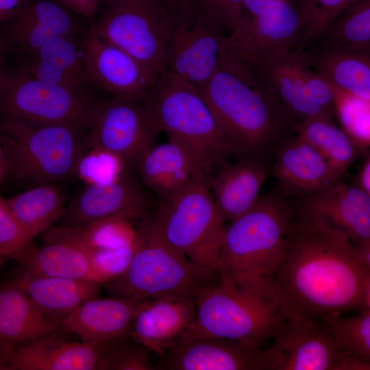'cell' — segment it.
<instances>
[{
	"instance_id": "obj_34",
	"label": "cell",
	"mask_w": 370,
	"mask_h": 370,
	"mask_svg": "<svg viewBox=\"0 0 370 370\" xmlns=\"http://www.w3.org/2000/svg\"><path fill=\"white\" fill-rule=\"evenodd\" d=\"M5 201L34 238L53 227L66 209L62 192L54 184L30 188Z\"/></svg>"
},
{
	"instance_id": "obj_31",
	"label": "cell",
	"mask_w": 370,
	"mask_h": 370,
	"mask_svg": "<svg viewBox=\"0 0 370 370\" xmlns=\"http://www.w3.org/2000/svg\"><path fill=\"white\" fill-rule=\"evenodd\" d=\"M8 283L23 291L41 310L60 321L85 301L98 297L102 286L71 278L18 275Z\"/></svg>"
},
{
	"instance_id": "obj_28",
	"label": "cell",
	"mask_w": 370,
	"mask_h": 370,
	"mask_svg": "<svg viewBox=\"0 0 370 370\" xmlns=\"http://www.w3.org/2000/svg\"><path fill=\"white\" fill-rule=\"evenodd\" d=\"M268 165L251 158L225 163L210 182L215 205L224 221H232L257 202L268 175Z\"/></svg>"
},
{
	"instance_id": "obj_21",
	"label": "cell",
	"mask_w": 370,
	"mask_h": 370,
	"mask_svg": "<svg viewBox=\"0 0 370 370\" xmlns=\"http://www.w3.org/2000/svg\"><path fill=\"white\" fill-rule=\"evenodd\" d=\"M271 171L279 191L293 198L318 193L341 178L317 149L296 135L279 147Z\"/></svg>"
},
{
	"instance_id": "obj_22",
	"label": "cell",
	"mask_w": 370,
	"mask_h": 370,
	"mask_svg": "<svg viewBox=\"0 0 370 370\" xmlns=\"http://www.w3.org/2000/svg\"><path fill=\"white\" fill-rule=\"evenodd\" d=\"M150 207V196L126 171L114 182L88 185L73 203L66 206L59 225L82 226L128 212L147 214Z\"/></svg>"
},
{
	"instance_id": "obj_20",
	"label": "cell",
	"mask_w": 370,
	"mask_h": 370,
	"mask_svg": "<svg viewBox=\"0 0 370 370\" xmlns=\"http://www.w3.org/2000/svg\"><path fill=\"white\" fill-rule=\"evenodd\" d=\"M60 330L17 347L0 364L7 370H97L103 343L74 341Z\"/></svg>"
},
{
	"instance_id": "obj_35",
	"label": "cell",
	"mask_w": 370,
	"mask_h": 370,
	"mask_svg": "<svg viewBox=\"0 0 370 370\" xmlns=\"http://www.w3.org/2000/svg\"><path fill=\"white\" fill-rule=\"evenodd\" d=\"M313 45H370V0H356Z\"/></svg>"
},
{
	"instance_id": "obj_41",
	"label": "cell",
	"mask_w": 370,
	"mask_h": 370,
	"mask_svg": "<svg viewBox=\"0 0 370 370\" xmlns=\"http://www.w3.org/2000/svg\"><path fill=\"white\" fill-rule=\"evenodd\" d=\"M34 236L8 206L5 198L0 197V257L14 259L33 245Z\"/></svg>"
},
{
	"instance_id": "obj_24",
	"label": "cell",
	"mask_w": 370,
	"mask_h": 370,
	"mask_svg": "<svg viewBox=\"0 0 370 370\" xmlns=\"http://www.w3.org/2000/svg\"><path fill=\"white\" fill-rule=\"evenodd\" d=\"M63 330L23 291L7 283L0 291V364L18 346Z\"/></svg>"
},
{
	"instance_id": "obj_17",
	"label": "cell",
	"mask_w": 370,
	"mask_h": 370,
	"mask_svg": "<svg viewBox=\"0 0 370 370\" xmlns=\"http://www.w3.org/2000/svg\"><path fill=\"white\" fill-rule=\"evenodd\" d=\"M72 12L56 0H34L2 23L1 48L22 58L53 38L79 36L82 26Z\"/></svg>"
},
{
	"instance_id": "obj_5",
	"label": "cell",
	"mask_w": 370,
	"mask_h": 370,
	"mask_svg": "<svg viewBox=\"0 0 370 370\" xmlns=\"http://www.w3.org/2000/svg\"><path fill=\"white\" fill-rule=\"evenodd\" d=\"M148 100L161 130L191 151L211 178L227 158L236 156L196 87L166 70L159 75Z\"/></svg>"
},
{
	"instance_id": "obj_25",
	"label": "cell",
	"mask_w": 370,
	"mask_h": 370,
	"mask_svg": "<svg viewBox=\"0 0 370 370\" xmlns=\"http://www.w3.org/2000/svg\"><path fill=\"white\" fill-rule=\"evenodd\" d=\"M79 36L53 38L22 58L18 69L41 81L90 91L84 64V39Z\"/></svg>"
},
{
	"instance_id": "obj_6",
	"label": "cell",
	"mask_w": 370,
	"mask_h": 370,
	"mask_svg": "<svg viewBox=\"0 0 370 370\" xmlns=\"http://www.w3.org/2000/svg\"><path fill=\"white\" fill-rule=\"evenodd\" d=\"M1 145L11 158L10 180L30 188L76 176L92 147L89 131L73 125H32L3 119Z\"/></svg>"
},
{
	"instance_id": "obj_50",
	"label": "cell",
	"mask_w": 370,
	"mask_h": 370,
	"mask_svg": "<svg viewBox=\"0 0 370 370\" xmlns=\"http://www.w3.org/2000/svg\"><path fill=\"white\" fill-rule=\"evenodd\" d=\"M112 1H113V0H97L99 5L101 4L103 6H105L106 5H107L108 3H109Z\"/></svg>"
},
{
	"instance_id": "obj_26",
	"label": "cell",
	"mask_w": 370,
	"mask_h": 370,
	"mask_svg": "<svg viewBox=\"0 0 370 370\" xmlns=\"http://www.w3.org/2000/svg\"><path fill=\"white\" fill-rule=\"evenodd\" d=\"M138 298L110 297L89 299L63 318V330L82 341L100 344L129 334L139 304Z\"/></svg>"
},
{
	"instance_id": "obj_15",
	"label": "cell",
	"mask_w": 370,
	"mask_h": 370,
	"mask_svg": "<svg viewBox=\"0 0 370 370\" xmlns=\"http://www.w3.org/2000/svg\"><path fill=\"white\" fill-rule=\"evenodd\" d=\"M84 55L92 86L112 97L147 99L160 74L101 38L90 25L84 39Z\"/></svg>"
},
{
	"instance_id": "obj_9",
	"label": "cell",
	"mask_w": 370,
	"mask_h": 370,
	"mask_svg": "<svg viewBox=\"0 0 370 370\" xmlns=\"http://www.w3.org/2000/svg\"><path fill=\"white\" fill-rule=\"evenodd\" d=\"M98 103L90 91L47 83L18 69L1 73L3 119L32 125H73L89 131Z\"/></svg>"
},
{
	"instance_id": "obj_1",
	"label": "cell",
	"mask_w": 370,
	"mask_h": 370,
	"mask_svg": "<svg viewBox=\"0 0 370 370\" xmlns=\"http://www.w3.org/2000/svg\"><path fill=\"white\" fill-rule=\"evenodd\" d=\"M281 254L259 288L288 319L326 321L363 310L370 271L341 231L297 210Z\"/></svg>"
},
{
	"instance_id": "obj_2",
	"label": "cell",
	"mask_w": 370,
	"mask_h": 370,
	"mask_svg": "<svg viewBox=\"0 0 370 370\" xmlns=\"http://www.w3.org/2000/svg\"><path fill=\"white\" fill-rule=\"evenodd\" d=\"M198 89V88H197ZM238 158L269 164L296 123L252 67L231 60L198 89Z\"/></svg>"
},
{
	"instance_id": "obj_7",
	"label": "cell",
	"mask_w": 370,
	"mask_h": 370,
	"mask_svg": "<svg viewBox=\"0 0 370 370\" xmlns=\"http://www.w3.org/2000/svg\"><path fill=\"white\" fill-rule=\"evenodd\" d=\"M195 302L196 321L188 341L219 337L262 347L288 321L266 294L230 280L220 279L204 288Z\"/></svg>"
},
{
	"instance_id": "obj_46",
	"label": "cell",
	"mask_w": 370,
	"mask_h": 370,
	"mask_svg": "<svg viewBox=\"0 0 370 370\" xmlns=\"http://www.w3.org/2000/svg\"><path fill=\"white\" fill-rule=\"evenodd\" d=\"M171 10H187L199 8L197 0H160Z\"/></svg>"
},
{
	"instance_id": "obj_40",
	"label": "cell",
	"mask_w": 370,
	"mask_h": 370,
	"mask_svg": "<svg viewBox=\"0 0 370 370\" xmlns=\"http://www.w3.org/2000/svg\"><path fill=\"white\" fill-rule=\"evenodd\" d=\"M129 169L116 153L92 146L81 158L76 176L88 185L106 184L118 180Z\"/></svg>"
},
{
	"instance_id": "obj_3",
	"label": "cell",
	"mask_w": 370,
	"mask_h": 370,
	"mask_svg": "<svg viewBox=\"0 0 370 370\" xmlns=\"http://www.w3.org/2000/svg\"><path fill=\"white\" fill-rule=\"evenodd\" d=\"M295 210L293 197L280 191L260 196L247 212L225 227L221 280L259 289L281 254Z\"/></svg>"
},
{
	"instance_id": "obj_14",
	"label": "cell",
	"mask_w": 370,
	"mask_h": 370,
	"mask_svg": "<svg viewBox=\"0 0 370 370\" xmlns=\"http://www.w3.org/2000/svg\"><path fill=\"white\" fill-rule=\"evenodd\" d=\"M161 131L148 98L112 97L99 101L89 136L92 146L108 149L128 167H135Z\"/></svg>"
},
{
	"instance_id": "obj_47",
	"label": "cell",
	"mask_w": 370,
	"mask_h": 370,
	"mask_svg": "<svg viewBox=\"0 0 370 370\" xmlns=\"http://www.w3.org/2000/svg\"><path fill=\"white\" fill-rule=\"evenodd\" d=\"M370 195V159L363 166L358 177V185Z\"/></svg>"
},
{
	"instance_id": "obj_30",
	"label": "cell",
	"mask_w": 370,
	"mask_h": 370,
	"mask_svg": "<svg viewBox=\"0 0 370 370\" xmlns=\"http://www.w3.org/2000/svg\"><path fill=\"white\" fill-rule=\"evenodd\" d=\"M298 51H291L258 64L252 69L275 94L296 124L317 116H333L307 94L298 71Z\"/></svg>"
},
{
	"instance_id": "obj_44",
	"label": "cell",
	"mask_w": 370,
	"mask_h": 370,
	"mask_svg": "<svg viewBox=\"0 0 370 370\" xmlns=\"http://www.w3.org/2000/svg\"><path fill=\"white\" fill-rule=\"evenodd\" d=\"M75 13L80 14L92 22L98 13L97 0H56Z\"/></svg>"
},
{
	"instance_id": "obj_43",
	"label": "cell",
	"mask_w": 370,
	"mask_h": 370,
	"mask_svg": "<svg viewBox=\"0 0 370 370\" xmlns=\"http://www.w3.org/2000/svg\"><path fill=\"white\" fill-rule=\"evenodd\" d=\"M200 10L223 31L230 32L240 17L243 0H197Z\"/></svg>"
},
{
	"instance_id": "obj_19",
	"label": "cell",
	"mask_w": 370,
	"mask_h": 370,
	"mask_svg": "<svg viewBox=\"0 0 370 370\" xmlns=\"http://www.w3.org/2000/svg\"><path fill=\"white\" fill-rule=\"evenodd\" d=\"M262 347L241 341L199 337L158 355V370H257Z\"/></svg>"
},
{
	"instance_id": "obj_18",
	"label": "cell",
	"mask_w": 370,
	"mask_h": 370,
	"mask_svg": "<svg viewBox=\"0 0 370 370\" xmlns=\"http://www.w3.org/2000/svg\"><path fill=\"white\" fill-rule=\"evenodd\" d=\"M295 208L343 232L354 243L370 238V195L338 180L326 188L293 198Z\"/></svg>"
},
{
	"instance_id": "obj_48",
	"label": "cell",
	"mask_w": 370,
	"mask_h": 370,
	"mask_svg": "<svg viewBox=\"0 0 370 370\" xmlns=\"http://www.w3.org/2000/svg\"><path fill=\"white\" fill-rule=\"evenodd\" d=\"M354 245L363 262L370 271V238Z\"/></svg>"
},
{
	"instance_id": "obj_4",
	"label": "cell",
	"mask_w": 370,
	"mask_h": 370,
	"mask_svg": "<svg viewBox=\"0 0 370 370\" xmlns=\"http://www.w3.org/2000/svg\"><path fill=\"white\" fill-rule=\"evenodd\" d=\"M136 228V249L126 271L102 284L114 297L195 299L202 290L220 281L219 274L195 264L166 243L150 218H142Z\"/></svg>"
},
{
	"instance_id": "obj_32",
	"label": "cell",
	"mask_w": 370,
	"mask_h": 370,
	"mask_svg": "<svg viewBox=\"0 0 370 370\" xmlns=\"http://www.w3.org/2000/svg\"><path fill=\"white\" fill-rule=\"evenodd\" d=\"M147 214L128 212L101 219L78 227L53 226L42 233L43 242L61 241L75 246L117 249L132 245L137 241L134 220Z\"/></svg>"
},
{
	"instance_id": "obj_29",
	"label": "cell",
	"mask_w": 370,
	"mask_h": 370,
	"mask_svg": "<svg viewBox=\"0 0 370 370\" xmlns=\"http://www.w3.org/2000/svg\"><path fill=\"white\" fill-rule=\"evenodd\" d=\"M14 259L20 264L18 275L64 278L101 284L105 283L84 251L65 242H44L40 247L34 244Z\"/></svg>"
},
{
	"instance_id": "obj_8",
	"label": "cell",
	"mask_w": 370,
	"mask_h": 370,
	"mask_svg": "<svg viewBox=\"0 0 370 370\" xmlns=\"http://www.w3.org/2000/svg\"><path fill=\"white\" fill-rule=\"evenodd\" d=\"M150 219L166 243L195 264L219 275L225 226L209 186L194 183L160 201Z\"/></svg>"
},
{
	"instance_id": "obj_12",
	"label": "cell",
	"mask_w": 370,
	"mask_h": 370,
	"mask_svg": "<svg viewBox=\"0 0 370 370\" xmlns=\"http://www.w3.org/2000/svg\"><path fill=\"white\" fill-rule=\"evenodd\" d=\"M222 32L199 8H168L166 70L198 89L204 86L219 67L225 49L226 36Z\"/></svg>"
},
{
	"instance_id": "obj_10",
	"label": "cell",
	"mask_w": 370,
	"mask_h": 370,
	"mask_svg": "<svg viewBox=\"0 0 370 370\" xmlns=\"http://www.w3.org/2000/svg\"><path fill=\"white\" fill-rule=\"evenodd\" d=\"M167 14L160 0H113L90 26L101 38L160 74L166 70Z\"/></svg>"
},
{
	"instance_id": "obj_33",
	"label": "cell",
	"mask_w": 370,
	"mask_h": 370,
	"mask_svg": "<svg viewBox=\"0 0 370 370\" xmlns=\"http://www.w3.org/2000/svg\"><path fill=\"white\" fill-rule=\"evenodd\" d=\"M332 118L321 115L304 120L295 125V134L317 149L341 177L360 149Z\"/></svg>"
},
{
	"instance_id": "obj_38",
	"label": "cell",
	"mask_w": 370,
	"mask_h": 370,
	"mask_svg": "<svg viewBox=\"0 0 370 370\" xmlns=\"http://www.w3.org/2000/svg\"><path fill=\"white\" fill-rule=\"evenodd\" d=\"M148 351L130 334L104 342L97 370H158Z\"/></svg>"
},
{
	"instance_id": "obj_16",
	"label": "cell",
	"mask_w": 370,
	"mask_h": 370,
	"mask_svg": "<svg viewBox=\"0 0 370 370\" xmlns=\"http://www.w3.org/2000/svg\"><path fill=\"white\" fill-rule=\"evenodd\" d=\"M196 315L195 299H147L138 306L129 334L149 352L160 355L189 339Z\"/></svg>"
},
{
	"instance_id": "obj_36",
	"label": "cell",
	"mask_w": 370,
	"mask_h": 370,
	"mask_svg": "<svg viewBox=\"0 0 370 370\" xmlns=\"http://www.w3.org/2000/svg\"><path fill=\"white\" fill-rule=\"evenodd\" d=\"M302 18L301 35L295 51L312 46L330 25L356 0H298Z\"/></svg>"
},
{
	"instance_id": "obj_27",
	"label": "cell",
	"mask_w": 370,
	"mask_h": 370,
	"mask_svg": "<svg viewBox=\"0 0 370 370\" xmlns=\"http://www.w3.org/2000/svg\"><path fill=\"white\" fill-rule=\"evenodd\" d=\"M303 52L310 66L331 86L370 100V45H312Z\"/></svg>"
},
{
	"instance_id": "obj_49",
	"label": "cell",
	"mask_w": 370,
	"mask_h": 370,
	"mask_svg": "<svg viewBox=\"0 0 370 370\" xmlns=\"http://www.w3.org/2000/svg\"><path fill=\"white\" fill-rule=\"evenodd\" d=\"M362 310H367L370 312V283L367 288L365 295L364 308Z\"/></svg>"
},
{
	"instance_id": "obj_42",
	"label": "cell",
	"mask_w": 370,
	"mask_h": 370,
	"mask_svg": "<svg viewBox=\"0 0 370 370\" xmlns=\"http://www.w3.org/2000/svg\"><path fill=\"white\" fill-rule=\"evenodd\" d=\"M136 245L137 241L132 245L117 249L76 247L87 256L93 269L106 284L119 278L126 271L135 253Z\"/></svg>"
},
{
	"instance_id": "obj_37",
	"label": "cell",
	"mask_w": 370,
	"mask_h": 370,
	"mask_svg": "<svg viewBox=\"0 0 370 370\" xmlns=\"http://www.w3.org/2000/svg\"><path fill=\"white\" fill-rule=\"evenodd\" d=\"M331 87L342 130L359 149L370 146V100Z\"/></svg>"
},
{
	"instance_id": "obj_45",
	"label": "cell",
	"mask_w": 370,
	"mask_h": 370,
	"mask_svg": "<svg viewBox=\"0 0 370 370\" xmlns=\"http://www.w3.org/2000/svg\"><path fill=\"white\" fill-rule=\"evenodd\" d=\"M34 0H0L1 24L9 21Z\"/></svg>"
},
{
	"instance_id": "obj_39",
	"label": "cell",
	"mask_w": 370,
	"mask_h": 370,
	"mask_svg": "<svg viewBox=\"0 0 370 370\" xmlns=\"http://www.w3.org/2000/svg\"><path fill=\"white\" fill-rule=\"evenodd\" d=\"M340 345L358 357L370 361V312L323 321Z\"/></svg>"
},
{
	"instance_id": "obj_23",
	"label": "cell",
	"mask_w": 370,
	"mask_h": 370,
	"mask_svg": "<svg viewBox=\"0 0 370 370\" xmlns=\"http://www.w3.org/2000/svg\"><path fill=\"white\" fill-rule=\"evenodd\" d=\"M135 167L148 189L163 201L194 183L210 188L211 177L196 157L180 143L170 140L153 145Z\"/></svg>"
},
{
	"instance_id": "obj_13",
	"label": "cell",
	"mask_w": 370,
	"mask_h": 370,
	"mask_svg": "<svg viewBox=\"0 0 370 370\" xmlns=\"http://www.w3.org/2000/svg\"><path fill=\"white\" fill-rule=\"evenodd\" d=\"M301 29L298 0H272L254 14H241L226 36V45L252 67L295 51Z\"/></svg>"
},
{
	"instance_id": "obj_11",
	"label": "cell",
	"mask_w": 370,
	"mask_h": 370,
	"mask_svg": "<svg viewBox=\"0 0 370 370\" xmlns=\"http://www.w3.org/2000/svg\"><path fill=\"white\" fill-rule=\"evenodd\" d=\"M273 341L257 370H370V361L343 349L321 321L288 319Z\"/></svg>"
}]
</instances>
